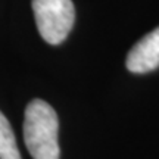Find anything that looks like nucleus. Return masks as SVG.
<instances>
[{
  "label": "nucleus",
  "mask_w": 159,
  "mask_h": 159,
  "mask_svg": "<svg viewBox=\"0 0 159 159\" xmlns=\"http://www.w3.org/2000/svg\"><path fill=\"white\" fill-rule=\"evenodd\" d=\"M57 130L56 111L41 99L31 100L24 116V142L33 159H59Z\"/></svg>",
  "instance_id": "obj_1"
},
{
  "label": "nucleus",
  "mask_w": 159,
  "mask_h": 159,
  "mask_svg": "<svg viewBox=\"0 0 159 159\" xmlns=\"http://www.w3.org/2000/svg\"><path fill=\"white\" fill-rule=\"evenodd\" d=\"M31 6L43 40L49 44H61L75 21L72 0H33Z\"/></svg>",
  "instance_id": "obj_2"
},
{
  "label": "nucleus",
  "mask_w": 159,
  "mask_h": 159,
  "mask_svg": "<svg viewBox=\"0 0 159 159\" xmlns=\"http://www.w3.org/2000/svg\"><path fill=\"white\" fill-rule=\"evenodd\" d=\"M127 69L133 74H146L159 66V27L139 40L130 50Z\"/></svg>",
  "instance_id": "obj_3"
},
{
  "label": "nucleus",
  "mask_w": 159,
  "mask_h": 159,
  "mask_svg": "<svg viewBox=\"0 0 159 159\" xmlns=\"http://www.w3.org/2000/svg\"><path fill=\"white\" fill-rule=\"evenodd\" d=\"M0 159H21L13 130L7 118L2 112H0Z\"/></svg>",
  "instance_id": "obj_4"
}]
</instances>
